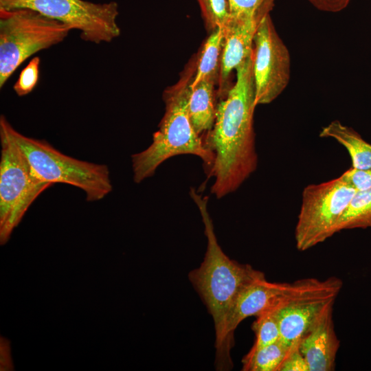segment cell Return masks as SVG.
I'll use <instances>...</instances> for the list:
<instances>
[{
    "instance_id": "6da1fadb",
    "label": "cell",
    "mask_w": 371,
    "mask_h": 371,
    "mask_svg": "<svg viewBox=\"0 0 371 371\" xmlns=\"http://www.w3.org/2000/svg\"><path fill=\"white\" fill-rule=\"evenodd\" d=\"M236 80L219 98L212 128L202 135L214 159L208 176L211 193L221 199L236 191L256 170L254 113L256 89L251 56L236 69Z\"/></svg>"
},
{
    "instance_id": "7a4b0ae2",
    "label": "cell",
    "mask_w": 371,
    "mask_h": 371,
    "mask_svg": "<svg viewBox=\"0 0 371 371\" xmlns=\"http://www.w3.org/2000/svg\"><path fill=\"white\" fill-rule=\"evenodd\" d=\"M190 195L201 215L207 244L203 262L189 273V278L212 317L216 342L238 295L248 285L265 276L250 265L232 260L223 252L207 210L208 197H203L192 188Z\"/></svg>"
},
{
    "instance_id": "3957f363",
    "label": "cell",
    "mask_w": 371,
    "mask_h": 371,
    "mask_svg": "<svg viewBox=\"0 0 371 371\" xmlns=\"http://www.w3.org/2000/svg\"><path fill=\"white\" fill-rule=\"evenodd\" d=\"M192 69L175 85L164 91L165 113L158 131L153 134L151 144L131 155L135 183L152 177L163 162L179 155L198 156L207 170L212 165L214 156L205 147L202 136L195 131L190 117V84L194 76Z\"/></svg>"
},
{
    "instance_id": "277c9868",
    "label": "cell",
    "mask_w": 371,
    "mask_h": 371,
    "mask_svg": "<svg viewBox=\"0 0 371 371\" xmlns=\"http://www.w3.org/2000/svg\"><path fill=\"white\" fill-rule=\"evenodd\" d=\"M8 131L35 174L43 181L63 183L84 191L89 202L104 199L113 189L105 164L82 161L63 154L47 142L27 137L8 122Z\"/></svg>"
},
{
    "instance_id": "5b68a950",
    "label": "cell",
    "mask_w": 371,
    "mask_h": 371,
    "mask_svg": "<svg viewBox=\"0 0 371 371\" xmlns=\"http://www.w3.org/2000/svg\"><path fill=\"white\" fill-rule=\"evenodd\" d=\"M71 30L30 9H0V87L27 58L62 42Z\"/></svg>"
},
{
    "instance_id": "8992f818",
    "label": "cell",
    "mask_w": 371,
    "mask_h": 371,
    "mask_svg": "<svg viewBox=\"0 0 371 371\" xmlns=\"http://www.w3.org/2000/svg\"><path fill=\"white\" fill-rule=\"evenodd\" d=\"M0 117V242L5 244L29 207L54 184L41 180L11 137Z\"/></svg>"
},
{
    "instance_id": "52a82bcc",
    "label": "cell",
    "mask_w": 371,
    "mask_h": 371,
    "mask_svg": "<svg viewBox=\"0 0 371 371\" xmlns=\"http://www.w3.org/2000/svg\"><path fill=\"white\" fill-rule=\"evenodd\" d=\"M357 190L338 178L306 186L295 228L301 251L322 243L337 232V225Z\"/></svg>"
},
{
    "instance_id": "ba28073f",
    "label": "cell",
    "mask_w": 371,
    "mask_h": 371,
    "mask_svg": "<svg viewBox=\"0 0 371 371\" xmlns=\"http://www.w3.org/2000/svg\"><path fill=\"white\" fill-rule=\"evenodd\" d=\"M27 8L80 31L85 41H112L120 34L115 1L95 3L84 0H0V9Z\"/></svg>"
},
{
    "instance_id": "9c48e42d",
    "label": "cell",
    "mask_w": 371,
    "mask_h": 371,
    "mask_svg": "<svg viewBox=\"0 0 371 371\" xmlns=\"http://www.w3.org/2000/svg\"><path fill=\"white\" fill-rule=\"evenodd\" d=\"M315 278L299 280L291 283L271 282L265 278L248 285L238 295L225 321L219 340L215 342L216 364L219 370L229 368V355L234 332L247 317L257 316L277 305L280 301L295 295L310 287Z\"/></svg>"
},
{
    "instance_id": "30bf717a",
    "label": "cell",
    "mask_w": 371,
    "mask_h": 371,
    "mask_svg": "<svg viewBox=\"0 0 371 371\" xmlns=\"http://www.w3.org/2000/svg\"><path fill=\"white\" fill-rule=\"evenodd\" d=\"M251 58L256 104H269L285 89L291 76L289 52L278 35L270 14L258 27Z\"/></svg>"
},
{
    "instance_id": "8fae6325",
    "label": "cell",
    "mask_w": 371,
    "mask_h": 371,
    "mask_svg": "<svg viewBox=\"0 0 371 371\" xmlns=\"http://www.w3.org/2000/svg\"><path fill=\"white\" fill-rule=\"evenodd\" d=\"M342 288L336 277L317 281L306 290L286 298L276 308L280 341L289 350L299 346L323 313L335 301Z\"/></svg>"
},
{
    "instance_id": "7c38bea8",
    "label": "cell",
    "mask_w": 371,
    "mask_h": 371,
    "mask_svg": "<svg viewBox=\"0 0 371 371\" xmlns=\"http://www.w3.org/2000/svg\"><path fill=\"white\" fill-rule=\"evenodd\" d=\"M264 18V17H263ZM229 19L223 30V46L217 95L222 98L230 87L231 73L252 54L254 39L262 19Z\"/></svg>"
},
{
    "instance_id": "4fadbf2b",
    "label": "cell",
    "mask_w": 371,
    "mask_h": 371,
    "mask_svg": "<svg viewBox=\"0 0 371 371\" xmlns=\"http://www.w3.org/2000/svg\"><path fill=\"white\" fill-rule=\"evenodd\" d=\"M333 305L329 306L308 333L301 339L299 349L309 371H333L340 341L333 319Z\"/></svg>"
},
{
    "instance_id": "5bb4252c",
    "label": "cell",
    "mask_w": 371,
    "mask_h": 371,
    "mask_svg": "<svg viewBox=\"0 0 371 371\" xmlns=\"http://www.w3.org/2000/svg\"><path fill=\"white\" fill-rule=\"evenodd\" d=\"M215 83L203 80L191 88L189 100V114L195 131L204 135L213 126L216 113Z\"/></svg>"
},
{
    "instance_id": "9a60e30c",
    "label": "cell",
    "mask_w": 371,
    "mask_h": 371,
    "mask_svg": "<svg viewBox=\"0 0 371 371\" xmlns=\"http://www.w3.org/2000/svg\"><path fill=\"white\" fill-rule=\"evenodd\" d=\"M320 137H330L341 144L348 152L353 168L371 170V144L353 128L334 120L324 126Z\"/></svg>"
},
{
    "instance_id": "2e32d148",
    "label": "cell",
    "mask_w": 371,
    "mask_h": 371,
    "mask_svg": "<svg viewBox=\"0 0 371 371\" xmlns=\"http://www.w3.org/2000/svg\"><path fill=\"white\" fill-rule=\"evenodd\" d=\"M223 46V30L212 31L203 43L196 63V69L190 87L203 80L218 84Z\"/></svg>"
},
{
    "instance_id": "e0dca14e",
    "label": "cell",
    "mask_w": 371,
    "mask_h": 371,
    "mask_svg": "<svg viewBox=\"0 0 371 371\" xmlns=\"http://www.w3.org/2000/svg\"><path fill=\"white\" fill-rule=\"evenodd\" d=\"M289 350L280 341L251 350L243 357V371H278Z\"/></svg>"
},
{
    "instance_id": "ac0fdd59",
    "label": "cell",
    "mask_w": 371,
    "mask_h": 371,
    "mask_svg": "<svg viewBox=\"0 0 371 371\" xmlns=\"http://www.w3.org/2000/svg\"><path fill=\"white\" fill-rule=\"evenodd\" d=\"M371 227V188L357 191L337 225L344 229Z\"/></svg>"
},
{
    "instance_id": "d6986e66",
    "label": "cell",
    "mask_w": 371,
    "mask_h": 371,
    "mask_svg": "<svg viewBox=\"0 0 371 371\" xmlns=\"http://www.w3.org/2000/svg\"><path fill=\"white\" fill-rule=\"evenodd\" d=\"M277 305L256 316V319L252 325L256 339L250 350H254L280 341V327L276 313Z\"/></svg>"
},
{
    "instance_id": "ffe728a7",
    "label": "cell",
    "mask_w": 371,
    "mask_h": 371,
    "mask_svg": "<svg viewBox=\"0 0 371 371\" xmlns=\"http://www.w3.org/2000/svg\"><path fill=\"white\" fill-rule=\"evenodd\" d=\"M229 18L237 20L262 19L272 10L275 0H227Z\"/></svg>"
},
{
    "instance_id": "44dd1931",
    "label": "cell",
    "mask_w": 371,
    "mask_h": 371,
    "mask_svg": "<svg viewBox=\"0 0 371 371\" xmlns=\"http://www.w3.org/2000/svg\"><path fill=\"white\" fill-rule=\"evenodd\" d=\"M207 30L223 29L229 18L227 0H196Z\"/></svg>"
},
{
    "instance_id": "7402d4cb",
    "label": "cell",
    "mask_w": 371,
    "mask_h": 371,
    "mask_svg": "<svg viewBox=\"0 0 371 371\" xmlns=\"http://www.w3.org/2000/svg\"><path fill=\"white\" fill-rule=\"evenodd\" d=\"M40 58H33L21 71L19 77L13 86V89L19 96L30 93L37 85L39 76Z\"/></svg>"
},
{
    "instance_id": "603a6c76",
    "label": "cell",
    "mask_w": 371,
    "mask_h": 371,
    "mask_svg": "<svg viewBox=\"0 0 371 371\" xmlns=\"http://www.w3.org/2000/svg\"><path fill=\"white\" fill-rule=\"evenodd\" d=\"M340 177L357 191L371 188V170H357L350 168Z\"/></svg>"
},
{
    "instance_id": "cb8c5ba5",
    "label": "cell",
    "mask_w": 371,
    "mask_h": 371,
    "mask_svg": "<svg viewBox=\"0 0 371 371\" xmlns=\"http://www.w3.org/2000/svg\"><path fill=\"white\" fill-rule=\"evenodd\" d=\"M278 371H309L308 363L300 351L299 346L291 350Z\"/></svg>"
},
{
    "instance_id": "d4e9b609",
    "label": "cell",
    "mask_w": 371,
    "mask_h": 371,
    "mask_svg": "<svg viewBox=\"0 0 371 371\" xmlns=\"http://www.w3.org/2000/svg\"><path fill=\"white\" fill-rule=\"evenodd\" d=\"M317 9L327 12H338L345 9L351 0H308Z\"/></svg>"
},
{
    "instance_id": "484cf974",
    "label": "cell",
    "mask_w": 371,
    "mask_h": 371,
    "mask_svg": "<svg viewBox=\"0 0 371 371\" xmlns=\"http://www.w3.org/2000/svg\"><path fill=\"white\" fill-rule=\"evenodd\" d=\"M1 370H13L8 340L1 339Z\"/></svg>"
}]
</instances>
